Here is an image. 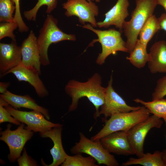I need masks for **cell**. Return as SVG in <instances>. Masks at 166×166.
Listing matches in <instances>:
<instances>
[{"label": "cell", "instance_id": "obj_17", "mask_svg": "<svg viewBox=\"0 0 166 166\" xmlns=\"http://www.w3.org/2000/svg\"><path fill=\"white\" fill-rule=\"evenodd\" d=\"M62 127H54L48 131L39 132L40 135L41 137L49 138L53 144V147L50 150L53 158V162L48 165L45 164L44 163V164L42 163L43 165L59 166L64 162L68 155L65 151L62 144Z\"/></svg>", "mask_w": 166, "mask_h": 166}, {"label": "cell", "instance_id": "obj_7", "mask_svg": "<svg viewBox=\"0 0 166 166\" xmlns=\"http://www.w3.org/2000/svg\"><path fill=\"white\" fill-rule=\"evenodd\" d=\"M11 127L9 124L6 129L1 132L0 139L8 146L10 151L8 159L10 162H14L21 155L25 144L32 138L34 132L26 129L23 123L14 130H11Z\"/></svg>", "mask_w": 166, "mask_h": 166}, {"label": "cell", "instance_id": "obj_8", "mask_svg": "<svg viewBox=\"0 0 166 166\" xmlns=\"http://www.w3.org/2000/svg\"><path fill=\"white\" fill-rule=\"evenodd\" d=\"M4 107L12 116L27 125L25 127L26 129L34 132H40L48 131L54 127L62 126V124L49 121L38 111H20L9 105Z\"/></svg>", "mask_w": 166, "mask_h": 166}, {"label": "cell", "instance_id": "obj_12", "mask_svg": "<svg viewBox=\"0 0 166 166\" xmlns=\"http://www.w3.org/2000/svg\"><path fill=\"white\" fill-rule=\"evenodd\" d=\"M13 74L19 81L28 82L34 88L39 97L43 98L49 95V92L39 77L40 75L34 68L26 66L22 62L16 67L8 71L6 75Z\"/></svg>", "mask_w": 166, "mask_h": 166}, {"label": "cell", "instance_id": "obj_32", "mask_svg": "<svg viewBox=\"0 0 166 166\" xmlns=\"http://www.w3.org/2000/svg\"><path fill=\"white\" fill-rule=\"evenodd\" d=\"M160 29L166 31V14H162L158 18Z\"/></svg>", "mask_w": 166, "mask_h": 166}, {"label": "cell", "instance_id": "obj_27", "mask_svg": "<svg viewBox=\"0 0 166 166\" xmlns=\"http://www.w3.org/2000/svg\"><path fill=\"white\" fill-rule=\"evenodd\" d=\"M17 28H18V24L14 21L0 22V40L8 37L11 39L12 40L16 41V36L14 34V31Z\"/></svg>", "mask_w": 166, "mask_h": 166}, {"label": "cell", "instance_id": "obj_37", "mask_svg": "<svg viewBox=\"0 0 166 166\" xmlns=\"http://www.w3.org/2000/svg\"><path fill=\"white\" fill-rule=\"evenodd\" d=\"M165 123L166 126V118L164 119Z\"/></svg>", "mask_w": 166, "mask_h": 166}, {"label": "cell", "instance_id": "obj_2", "mask_svg": "<svg viewBox=\"0 0 166 166\" xmlns=\"http://www.w3.org/2000/svg\"><path fill=\"white\" fill-rule=\"evenodd\" d=\"M136 6L131 14V18L124 22L123 29L127 38L128 53L133 50L139 32L147 20L153 15L158 5L156 0H135Z\"/></svg>", "mask_w": 166, "mask_h": 166}, {"label": "cell", "instance_id": "obj_14", "mask_svg": "<svg viewBox=\"0 0 166 166\" xmlns=\"http://www.w3.org/2000/svg\"><path fill=\"white\" fill-rule=\"evenodd\" d=\"M21 46L16 41L12 40L10 43H0V74L2 77L22 62Z\"/></svg>", "mask_w": 166, "mask_h": 166}, {"label": "cell", "instance_id": "obj_18", "mask_svg": "<svg viewBox=\"0 0 166 166\" xmlns=\"http://www.w3.org/2000/svg\"><path fill=\"white\" fill-rule=\"evenodd\" d=\"M0 97L15 109L24 108L37 111L42 113L47 120L50 119L48 110L38 105L35 100L28 95H18L7 90L0 94Z\"/></svg>", "mask_w": 166, "mask_h": 166}, {"label": "cell", "instance_id": "obj_36", "mask_svg": "<svg viewBox=\"0 0 166 166\" xmlns=\"http://www.w3.org/2000/svg\"><path fill=\"white\" fill-rule=\"evenodd\" d=\"M87 1H95L96 2H100V0H87Z\"/></svg>", "mask_w": 166, "mask_h": 166}, {"label": "cell", "instance_id": "obj_35", "mask_svg": "<svg viewBox=\"0 0 166 166\" xmlns=\"http://www.w3.org/2000/svg\"><path fill=\"white\" fill-rule=\"evenodd\" d=\"M162 153V159L164 166H166V149L163 150Z\"/></svg>", "mask_w": 166, "mask_h": 166}, {"label": "cell", "instance_id": "obj_1", "mask_svg": "<svg viewBox=\"0 0 166 166\" xmlns=\"http://www.w3.org/2000/svg\"><path fill=\"white\" fill-rule=\"evenodd\" d=\"M101 77L98 73H95L85 82L70 80L65 88L66 93L72 98L69 112L75 110L77 107L79 100L85 97L95 107L94 118L96 119L99 117V108L104 102L106 90V88L101 85Z\"/></svg>", "mask_w": 166, "mask_h": 166}, {"label": "cell", "instance_id": "obj_26", "mask_svg": "<svg viewBox=\"0 0 166 166\" xmlns=\"http://www.w3.org/2000/svg\"><path fill=\"white\" fill-rule=\"evenodd\" d=\"M15 9L12 0H0V22L13 21V14Z\"/></svg>", "mask_w": 166, "mask_h": 166}, {"label": "cell", "instance_id": "obj_11", "mask_svg": "<svg viewBox=\"0 0 166 166\" xmlns=\"http://www.w3.org/2000/svg\"><path fill=\"white\" fill-rule=\"evenodd\" d=\"M113 78L111 75L106 88L104 102L101 106L99 116L103 114L104 119L112 115L138 110L141 106L134 107L127 104L123 99L115 90L113 86Z\"/></svg>", "mask_w": 166, "mask_h": 166}, {"label": "cell", "instance_id": "obj_23", "mask_svg": "<svg viewBox=\"0 0 166 166\" xmlns=\"http://www.w3.org/2000/svg\"><path fill=\"white\" fill-rule=\"evenodd\" d=\"M133 101L145 107L153 115L160 118H166V99L163 98L146 102L136 98Z\"/></svg>", "mask_w": 166, "mask_h": 166}, {"label": "cell", "instance_id": "obj_25", "mask_svg": "<svg viewBox=\"0 0 166 166\" xmlns=\"http://www.w3.org/2000/svg\"><path fill=\"white\" fill-rule=\"evenodd\" d=\"M96 160L93 157L89 156L85 157L81 153L76 154L73 156L68 155L64 162L62 164V166H98L96 163Z\"/></svg>", "mask_w": 166, "mask_h": 166}, {"label": "cell", "instance_id": "obj_19", "mask_svg": "<svg viewBox=\"0 0 166 166\" xmlns=\"http://www.w3.org/2000/svg\"><path fill=\"white\" fill-rule=\"evenodd\" d=\"M149 50L151 60L148 63L150 72L166 73V42L161 40L154 43Z\"/></svg>", "mask_w": 166, "mask_h": 166}, {"label": "cell", "instance_id": "obj_6", "mask_svg": "<svg viewBox=\"0 0 166 166\" xmlns=\"http://www.w3.org/2000/svg\"><path fill=\"white\" fill-rule=\"evenodd\" d=\"M80 140L71 148L73 154L84 153L93 158L99 164L107 166H117L118 162L115 157L106 150L100 140H93L87 138L84 134L79 132Z\"/></svg>", "mask_w": 166, "mask_h": 166}, {"label": "cell", "instance_id": "obj_33", "mask_svg": "<svg viewBox=\"0 0 166 166\" xmlns=\"http://www.w3.org/2000/svg\"><path fill=\"white\" fill-rule=\"evenodd\" d=\"M10 85L9 82H0V93L1 94L6 92L8 90L7 88Z\"/></svg>", "mask_w": 166, "mask_h": 166}, {"label": "cell", "instance_id": "obj_10", "mask_svg": "<svg viewBox=\"0 0 166 166\" xmlns=\"http://www.w3.org/2000/svg\"><path fill=\"white\" fill-rule=\"evenodd\" d=\"M163 121L153 115L144 121L139 123L127 131L128 138L134 154L138 157L144 153V144L146 136L152 128H160Z\"/></svg>", "mask_w": 166, "mask_h": 166}, {"label": "cell", "instance_id": "obj_21", "mask_svg": "<svg viewBox=\"0 0 166 166\" xmlns=\"http://www.w3.org/2000/svg\"><path fill=\"white\" fill-rule=\"evenodd\" d=\"M162 152L156 151L153 153H144L137 158H130L122 165L128 166L132 165L140 164L144 166H164L162 159Z\"/></svg>", "mask_w": 166, "mask_h": 166}, {"label": "cell", "instance_id": "obj_28", "mask_svg": "<svg viewBox=\"0 0 166 166\" xmlns=\"http://www.w3.org/2000/svg\"><path fill=\"white\" fill-rule=\"evenodd\" d=\"M166 96V75L157 80L156 86L152 93V100L163 98Z\"/></svg>", "mask_w": 166, "mask_h": 166}, {"label": "cell", "instance_id": "obj_22", "mask_svg": "<svg viewBox=\"0 0 166 166\" xmlns=\"http://www.w3.org/2000/svg\"><path fill=\"white\" fill-rule=\"evenodd\" d=\"M160 28L158 18L152 15L147 20L139 32V41L146 46L148 42Z\"/></svg>", "mask_w": 166, "mask_h": 166}, {"label": "cell", "instance_id": "obj_3", "mask_svg": "<svg viewBox=\"0 0 166 166\" xmlns=\"http://www.w3.org/2000/svg\"><path fill=\"white\" fill-rule=\"evenodd\" d=\"M58 21L52 15L48 14L37 38L41 65L46 66L50 64L48 55L49 47L52 44L68 40L75 41L76 36L63 32L57 26Z\"/></svg>", "mask_w": 166, "mask_h": 166}, {"label": "cell", "instance_id": "obj_13", "mask_svg": "<svg viewBox=\"0 0 166 166\" xmlns=\"http://www.w3.org/2000/svg\"><path fill=\"white\" fill-rule=\"evenodd\" d=\"M100 140L103 147L110 153L124 156L135 154L128 139L127 131L112 132Z\"/></svg>", "mask_w": 166, "mask_h": 166}, {"label": "cell", "instance_id": "obj_20", "mask_svg": "<svg viewBox=\"0 0 166 166\" xmlns=\"http://www.w3.org/2000/svg\"><path fill=\"white\" fill-rule=\"evenodd\" d=\"M147 46L137 39L135 46L126 58L134 66L138 69L144 67L147 63L151 60L150 53L147 52Z\"/></svg>", "mask_w": 166, "mask_h": 166}, {"label": "cell", "instance_id": "obj_4", "mask_svg": "<svg viewBox=\"0 0 166 166\" xmlns=\"http://www.w3.org/2000/svg\"><path fill=\"white\" fill-rule=\"evenodd\" d=\"M150 113L148 109L143 106L137 110L114 114L105 121L103 128L91 139L99 140L113 132H127L136 124L148 118Z\"/></svg>", "mask_w": 166, "mask_h": 166}, {"label": "cell", "instance_id": "obj_9", "mask_svg": "<svg viewBox=\"0 0 166 166\" xmlns=\"http://www.w3.org/2000/svg\"><path fill=\"white\" fill-rule=\"evenodd\" d=\"M67 17L76 16L82 25L88 22L93 27L97 26L95 17L99 14L98 6L93 1L87 0H67L62 4Z\"/></svg>", "mask_w": 166, "mask_h": 166}, {"label": "cell", "instance_id": "obj_34", "mask_svg": "<svg viewBox=\"0 0 166 166\" xmlns=\"http://www.w3.org/2000/svg\"><path fill=\"white\" fill-rule=\"evenodd\" d=\"M158 5L161 6L164 8L166 14V0H156Z\"/></svg>", "mask_w": 166, "mask_h": 166}, {"label": "cell", "instance_id": "obj_24", "mask_svg": "<svg viewBox=\"0 0 166 166\" xmlns=\"http://www.w3.org/2000/svg\"><path fill=\"white\" fill-rule=\"evenodd\" d=\"M57 4V0H38L33 8L24 12V16L28 21H36L37 13L42 6H46L47 7L46 13L49 14L56 8Z\"/></svg>", "mask_w": 166, "mask_h": 166}, {"label": "cell", "instance_id": "obj_5", "mask_svg": "<svg viewBox=\"0 0 166 166\" xmlns=\"http://www.w3.org/2000/svg\"><path fill=\"white\" fill-rule=\"evenodd\" d=\"M80 26L92 31L98 37L97 39H93L88 47L92 46L96 42L101 43L102 51L99 53L96 60L97 64L102 65L108 56L111 54H116L117 51L128 53L126 42L122 39L121 32L120 31L113 28L103 30H97L95 29L90 24Z\"/></svg>", "mask_w": 166, "mask_h": 166}, {"label": "cell", "instance_id": "obj_29", "mask_svg": "<svg viewBox=\"0 0 166 166\" xmlns=\"http://www.w3.org/2000/svg\"><path fill=\"white\" fill-rule=\"evenodd\" d=\"M15 4L16 9L14 15L13 21L16 22L18 26V30L21 33L27 32L29 30V27L24 22L20 12V0H12Z\"/></svg>", "mask_w": 166, "mask_h": 166}, {"label": "cell", "instance_id": "obj_16", "mask_svg": "<svg viewBox=\"0 0 166 166\" xmlns=\"http://www.w3.org/2000/svg\"><path fill=\"white\" fill-rule=\"evenodd\" d=\"M22 63L26 66L35 68L41 74L40 60L37 38L33 30L22 42L21 46Z\"/></svg>", "mask_w": 166, "mask_h": 166}, {"label": "cell", "instance_id": "obj_15", "mask_svg": "<svg viewBox=\"0 0 166 166\" xmlns=\"http://www.w3.org/2000/svg\"><path fill=\"white\" fill-rule=\"evenodd\" d=\"M128 0H117L115 4L105 14L104 19L97 22V26L100 28H108L114 26L122 32L125 19L129 14Z\"/></svg>", "mask_w": 166, "mask_h": 166}, {"label": "cell", "instance_id": "obj_31", "mask_svg": "<svg viewBox=\"0 0 166 166\" xmlns=\"http://www.w3.org/2000/svg\"><path fill=\"white\" fill-rule=\"evenodd\" d=\"M22 154L17 159V161L19 166H36L38 165L37 162L28 155L26 150L23 148Z\"/></svg>", "mask_w": 166, "mask_h": 166}, {"label": "cell", "instance_id": "obj_30", "mask_svg": "<svg viewBox=\"0 0 166 166\" xmlns=\"http://www.w3.org/2000/svg\"><path fill=\"white\" fill-rule=\"evenodd\" d=\"M12 117L4 107L0 105V123L8 122L19 125L21 124V122Z\"/></svg>", "mask_w": 166, "mask_h": 166}]
</instances>
